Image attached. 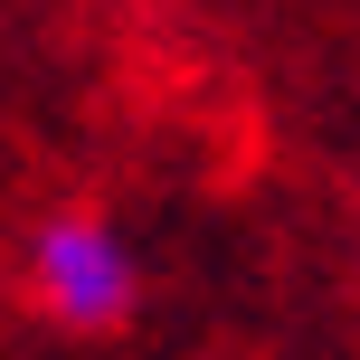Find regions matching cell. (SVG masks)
<instances>
[{"mask_svg": "<svg viewBox=\"0 0 360 360\" xmlns=\"http://www.w3.org/2000/svg\"><path fill=\"white\" fill-rule=\"evenodd\" d=\"M38 304L57 313V323H114V313L133 304V256L114 228H95V218H57V228H38Z\"/></svg>", "mask_w": 360, "mask_h": 360, "instance_id": "cell-1", "label": "cell"}]
</instances>
